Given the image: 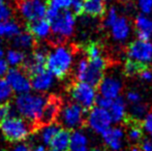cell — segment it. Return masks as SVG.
Instances as JSON below:
<instances>
[{
	"label": "cell",
	"instance_id": "ac0fdd59",
	"mask_svg": "<svg viewBox=\"0 0 152 151\" xmlns=\"http://www.w3.org/2000/svg\"><path fill=\"white\" fill-rule=\"evenodd\" d=\"M102 138L106 143L112 150L117 151L122 147V139H123V131L119 127L108 128L104 133Z\"/></svg>",
	"mask_w": 152,
	"mask_h": 151
},
{
	"label": "cell",
	"instance_id": "9c48e42d",
	"mask_svg": "<svg viewBox=\"0 0 152 151\" xmlns=\"http://www.w3.org/2000/svg\"><path fill=\"white\" fill-rule=\"evenodd\" d=\"M128 59L148 66L152 61V44L143 40H134L127 47Z\"/></svg>",
	"mask_w": 152,
	"mask_h": 151
},
{
	"label": "cell",
	"instance_id": "d4e9b609",
	"mask_svg": "<svg viewBox=\"0 0 152 151\" xmlns=\"http://www.w3.org/2000/svg\"><path fill=\"white\" fill-rule=\"evenodd\" d=\"M5 60L8 63L10 69L12 67H20L23 66L26 61V54L23 51H20L18 49H10L5 53Z\"/></svg>",
	"mask_w": 152,
	"mask_h": 151
},
{
	"label": "cell",
	"instance_id": "9a60e30c",
	"mask_svg": "<svg viewBox=\"0 0 152 151\" xmlns=\"http://www.w3.org/2000/svg\"><path fill=\"white\" fill-rule=\"evenodd\" d=\"M123 122L126 127L128 140L132 141V143L140 142L143 137V128H144L143 127V122H141L139 119L132 117L130 115L124 118Z\"/></svg>",
	"mask_w": 152,
	"mask_h": 151
},
{
	"label": "cell",
	"instance_id": "484cf974",
	"mask_svg": "<svg viewBox=\"0 0 152 151\" xmlns=\"http://www.w3.org/2000/svg\"><path fill=\"white\" fill-rule=\"evenodd\" d=\"M88 140L86 136L79 131H75L70 136L69 151H87Z\"/></svg>",
	"mask_w": 152,
	"mask_h": 151
},
{
	"label": "cell",
	"instance_id": "7bdbcfd3",
	"mask_svg": "<svg viewBox=\"0 0 152 151\" xmlns=\"http://www.w3.org/2000/svg\"><path fill=\"white\" fill-rule=\"evenodd\" d=\"M139 147H140V151H152V142L145 140L141 142Z\"/></svg>",
	"mask_w": 152,
	"mask_h": 151
},
{
	"label": "cell",
	"instance_id": "603a6c76",
	"mask_svg": "<svg viewBox=\"0 0 152 151\" xmlns=\"http://www.w3.org/2000/svg\"><path fill=\"white\" fill-rule=\"evenodd\" d=\"M111 28H112V36L116 40L126 39L130 31L129 23L124 17H120L117 19L115 24Z\"/></svg>",
	"mask_w": 152,
	"mask_h": 151
},
{
	"label": "cell",
	"instance_id": "7402d4cb",
	"mask_svg": "<svg viewBox=\"0 0 152 151\" xmlns=\"http://www.w3.org/2000/svg\"><path fill=\"white\" fill-rule=\"evenodd\" d=\"M21 31H22L21 25L14 19L4 21V22H0V38L12 39Z\"/></svg>",
	"mask_w": 152,
	"mask_h": 151
},
{
	"label": "cell",
	"instance_id": "5b68a950",
	"mask_svg": "<svg viewBox=\"0 0 152 151\" xmlns=\"http://www.w3.org/2000/svg\"><path fill=\"white\" fill-rule=\"evenodd\" d=\"M56 123L68 131L83 127L86 125V111L76 103H66L62 105Z\"/></svg>",
	"mask_w": 152,
	"mask_h": 151
},
{
	"label": "cell",
	"instance_id": "5bb4252c",
	"mask_svg": "<svg viewBox=\"0 0 152 151\" xmlns=\"http://www.w3.org/2000/svg\"><path fill=\"white\" fill-rule=\"evenodd\" d=\"M122 90V84L119 80L113 78V77H108L104 78L100 84L98 85V91L99 94L104 97L110 99H115L119 96Z\"/></svg>",
	"mask_w": 152,
	"mask_h": 151
},
{
	"label": "cell",
	"instance_id": "3957f363",
	"mask_svg": "<svg viewBox=\"0 0 152 151\" xmlns=\"http://www.w3.org/2000/svg\"><path fill=\"white\" fill-rule=\"evenodd\" d=\"M34 128L35 124L17 115H12L0 122L2 135L7 141L12 143H20L26 140L33 133Z\"/></svg>",
	"mask_w": 152,
	"mask_h": 151
},
{
	"label": "cell",
	"instance_id": "2e32d148",
	"mask_svg": "<svg viewBox=\"0 0 152 151\" xmlns=\"http://www.w3.org/2000/svg\"><path fill=\"white\" fill-rule=\"evenodd\" d=\"M28 31L31 33L35 40L48 39L52 34L51 25L46 18L30 23L28 27Z\"/></svg>",
	"mask_w": 152,
	"mask_h": 151
},
{
	"label": "cell",
	"instance_id": "7a4b0ae2",
	"mask_svg": "<svg viewBox=\"0 0 152 151\" xmlns=\"http://www.w3.org/2000/svg\"><path fill=\"white\" fill-rule=\"evenodd\" d=\"M74 51L67 46L58 44L49 51L47 56L46 69L55 78L63 79L68 75L72 64Z\"/></svg>",
	"mask_w": 152,
	"mask_h": 151
},
{
	"label": "cell",
	"instance_id": "bcb514c9",
	"mask_svg": "<svg viewBox=\"0 0 152 151\" xmlns=\"http://www.w3.org/2000/svg\"><path fill=\"white\" fill-rule=\"evenodd\" d=\"M5 53L6 50L4 48V46L2 44H0V58H4L5 57Z\"/></svg>",
	"mask_w": 152,
	"mask_h": 151
},
{
	"label": "cell",
	"instance_id": "8d00e7d4",
	"mask_svg": "<svg viewBox=\"0 0 152 151\" xmlns=\"http://www.w3.org/2000/svg\"><path fill=\"white\" fill-rule=\"evenodd\" d=\"M139 7L144 15H148L152 12V0H138Z\"/></svg>",
	"mask_w": 152,
	"mask_h": 151
},
{
	"label": "cell",
	"instance_id": "74e56055",
	"mask_svg": "<svg viewBox=\"0 0 152 151\" xmlns=\"http://www.w3.org/2000/svg\"><path fill=\"white\" fill-rule=\"evenodd\" d=\"M70 8L75 16H81L83 14V0H72Z\"/></svg>",
	"mask_w": 152,
	"mask_h": 151
},
{
	"label": "cell",
	"instance_id": "f6af8a7d",
	"mask_svg": "<svg viewBox=\"0 0 152 151\" xmlns=\"http://www.w3.org/2000/svg\"><path fill=\"white\" fill-rule=\"evenodd\" d=\"M31 151H47V148L45 145H42V144H39V145H36L34 148H32Z\"/></svg>",
	"mask_w": 152,
	"mask_h": 151
},
{
	"label": "cell",
	"instance_id": "4316f807",
	"mask_svg": "<svg viewBox=\"0 0 152 151\" xmlns=\"http://www.w3.org/2000/svg\"><path fill=\"white\" fill-rule=\"evenodd\" d=\"M59 129H60V126H59L56 122L51 123V124H48V125H44V126H40L39 127V138L42 143L46 144V145H50L53 138L58 133Z\"/></svg>",
	"mask_w": 152,
	"mask_h": 151
},
{
	"label": "cell",
	"instance_id": "4dcf8cb0",
	"mask_svg": "<svg viewBox=\"0 0 152 151\" xmlns=\"http://www.w3.org/2000/svg\"><path fill=\"white\" fill-rule=\"evenodd\" d=\"M49 8L56 10H68L72 6V0H47Z\"/></svg>",
	"mask_w": 152,
	"mask_h": 151
},
{
	"label": "cell",
	"instance_id": "30bf717a",
	"mask_svg": "<svg viewBox=\"0 0 152 151\" xmlns=\"http://www.w3.org/2000/svg\"><path fill=\"white\" fill-rule=\"evenodd\" d=\"M112 123V118L108 110L98 107H93L90 109L88 116L86 118V124L89 125L94 131L98 133H104Z\"/></svg>",
	"mask_w": 152,
	"mask_h": 151
},
{
	"label": "cell",
	"instance_id": "60d3db41",
	"mask_svg": "<svg viewBox=\"0 0 152 151\" xmlns=\"http://www.w3.org/2000/svg\"><path fill=\"white\" fill-rule=\"evenodd\" d=\"M143 127L145 128V131H148L152 136V113L146 115V117L144 119V122H143Z\"/></svg>",
	"mask_w": 152,
	"mask_h": 151
},
{
	"label": "cell",
	"instance_id": "e0dca14e",
	"mask_svg": "<svg viewBox=\"0 0 152 151\" xmlns=\"http://www.w3.org/2000/svg\"><path fill=\"white\" fill-rule=\"evenodd\" d=\"M136 33L139 40L149 42L152 35V21L145 15H139L134 20Z\"/></svg>",
	"mask_w": 152,
	"mask_h": 151
},
{
	"label": "cell",
	"instance_id": "7c38bea8",
	"mask_svg": "<svg viewBox=\"0 0 152 151\" xmlns=\"http://www.w3.org/2000/svg\"><path fill=\"white\" fill-rule=\"evenodd\" d=\"M61 107H62V103L59 97L57 96L48 97V101H47L46 106H45L44 111H42V113L37 121L38 126L40 127V126H44V125L54 123L57 120V118H58Z\"/></svg>",
	"mask_w": 152,
	"mask_h": 151
},
{
	"label": "cell",
	"instance_id": "cb8c5ba5",
	"mask_svg": "<svg viewBox=\"0 0 152 151\" xmlns=\"http://www.w3.org/2000/svg\"><path fill=\"white\" fill-rule=\"evenodd\" d=\"M125 109H126V105L123 97L118 96L117 98H115L113 101L112 106L108 110L109 113L111 115V118H112L113 122L118 123L124 120V118L126 117Z\"/></svg>",
	"mask_w": 152,
	"mask_h": 151
},
{
	"label": "cell",
	"instance_id": "d6a6232c",
	"mask_svg": "<svg viewBox=\"0 0 152 151\" xmlns=\"http://www.w3.org/2000/svg\"><path fill=\"white\" fill-rule=\"evenodd\" d=\"M147 113V106L145 104H134L132 107V115L130 116L134 117L136 119L140 120L141 117H143Z\"/></svg>",
	"mask_w": 152,
	"mask_h": 151
},
{
	"label": "cell",
	"instance_id": "c3c4849f",
	"mask_svg": "<svg viewBox=\"0 0 152 151\" xmlns=\"http://www.w3.org/2000/svg\"><path fill=\"white\" fill-rule=\"evenodd\" d=\"M90 151H106V150H102V149H98V148H95V149H92Z\"/></svg>",
	"mask_w": 152,
	"mask_h": 151
},
{
	"label": "cell",
	"instance_id": "6da1fadb",
	"mask_svg": "<svg viewBox=\"0 0 152 151\" xmlns=\"http://www.w3.org/2000/svg\"><path fill=\"white\" fill-rule=\"evenodd\" d=\"M47 101L48 97L45 96L44 94L29 92L17 95L12 107L19 116L35 124L44 111Z\"/></svg>",
	"mask_w": 152,
	"mask_h": 151
},
{
	"label": "cell",
	"instance_id": "d590c367",
	"mask_svg": "<svg viewBox=\"0 0 152 151\" xmlns=\"http://www.w3.org/2000/svg\"><path fill=\"white\" fill-rule=\"evenodd\" d=\"M113 101H114V99L107 98V97H104V96H102V95H99V96H96L95 105H96V107H98V108L109 110L111 108V106H112Z\"/></svg>",
	"mask_w": 152,
	"mask_h": 151
},
{
	"label": "cell",
	"instance_id": "f35d334b",
	"mask_svg": "<svg viewBox=\"0 0 152 151\" xmlns=\"http://www.w3.org/2000/svg\"><path fill=\"white\" fill-rule=\"evenodd\" d=\"M126 99L130 104L134 105V104H139L141 101V95L138 92H136V91H129L126 94Z\"/></svg>",
	"mask_w": 152,
	"mask_h": 151
},
{
	"label": "cell",
	"instance_id": "4fadbf2b",
	"mask_svg": "<svg viewBox=\"0 0 152 151\" xmlns=\"http://www.w3.org/2000/svg\"><path fill=\"white\" fill-rule=\"evenodd\" d=\"M30 78L32 89L36 93H40V94L50 90L55 82V77L47 69L31 76Z\"/></svg>",
	"mask_w": 152,
	"mask_h": 151
},
{
	"label": "cell",
	"instance_id": "f1b7e54d",
	"mask_svg": "<svg viewBox=\"0 0 152 151\" xmlns=\"http://www.w3.org/2000/svg\"><path fill=\"white\" fill-rule=\"evenodd\" d=\"M85 53H86L88 60L102 57V46L97 42H90L85 46Z\"/></svg>",
	"mask_w": 152,
	"mask_h": 151
},
{
	"label": "cell",
	"instance_id": "d6986e66",
	"mask_svg": "<svg viewBox=\"0 0 152 151\" xmlns=\"http://www.w3.org/2000/svg\"><path fill=\"white\" fill-rule=\"evenodd\" d=\"M70 136H72L70 131L60 128L53 138L52 142L50 143V147L54 151H69Z\"/></svg>",
	"mask_w": 152,
	"mask_h": 151
},
{
	"label": "cell",
	"instance_id": "8fae6325",
	"mask_svg": "<svg viewBox=\"0 0 152 151\" xmlns=\"http://www.w3.org/2000/svg\"><path fill=\"white\" fill-rule=\"evenodd\" d=\"M48 53L49 51L44 47L35 49L30 56L26 58V61L23 65V69L30 77L47 69L46 62Z\"/></svg>",
	"mask_w": 152,
	"mask_h": 151
},
{
	"label": "cell",
	"instance_id": "1f68e13d",
	"mask_svg": "<svg viewBox=\"0 0 152 151\" xmlns=\"http://www.w3.org/2000/svg\"><path fill=\"white\" fill-rule=\"evenodd\" d=\"M12 16H14V9L10 4H0V22L12 20Z\"/></svg>",
	"mask_w": 152,
	"mask_h": 151
},
{
	"label": "cell",
	"instance_id": "ee69618b",
	"mask_svg": "<svg viewBox=\"0 0 152 151\" xmlns=\"http://www.w3.org/2000/svg\"><path fill=\"white\" fill-rule=\"evenodd\" d=\"M12 151H31V148L29 147L27 144L24 143H19L12 149Z\"/></svg>",
	"mask_w": 152,
	"mask_h": 151
},
{
	"label": "cell",
	"instance_id": "83f0119b",
	"mask_svg": "<svg viewBox=\"0 0 152 151\" xmlns=\"http://www.w3.org/2000/svg\"><path fill=\"white\" fill-rule=\"evenodd\" d=\"M12 94L14 92L5 78H0V106L10 103L12 98Z\"/></svg>",
	"mask_w": 152,
	"mask_h": 151
},
{
	"label": "cell",
	"instance_id": "f546056e",
	"mask_svg": "<svg viewBox=\"0 0 152 151\" xmlns=\"http://www.w3.org/2000/svg\"><path fill=\"white\" fill-rule=\"evenodd\" d=\"M148 66L146 65H143L140 64V63H137L134 61H132L128 59L125 63V73L127 76L132 77V76H136V75H140V73L143 71V69H147Z\"/></svg>",
	"mask_w": 152,
	"mask_h": 151
},
{
	"label": "cell",
	"instance_id": "ab89813d",
	"mask_svg": "<svg viewBox=\"0 0 152 151\" xmlns=\"http://www.w3.org/2000/svg\"><path fill=\"white\" fill-rule=\"evenodd\" d=\"M10 65L6 62L5 58H0V78H5L10 71Z\"/></svg>",
	"mask_w": 152,
	"mask_h": 151
},
{
	"label": "cell",
	"instance_id": "8992f818",
	"mask_svg": "<svg viewBox=\"0 0 152 151\" xmlns=\"http://www.w3.org/2000/svg\"><path fill=\"white\" fill-rule=\"evenodd\" d=\"M69 94L74 103L80 105L85 111L93 108L96 99V91L94 87L84 82H78L70 86Z\"/></svg>",
	"mask_w": 152,
	"mask_h": 151
},
{
	"label": "cell",
	"instance_id": "e575fe53",
	"mask_svg": "<svg viewBox=\"0 0 152 151\" xmlns=\"http://www.w3.org/2000/svg\"><path fill=\"white\" fill-rule=\"evenodd\" d=\"M117 19H118V15H117L116 9H115V7H111L109 9L106 19H104V26L112 27L117 21Z\"/></svg>",
	"mask_w": 152,
	"mask_h": 151
},
{
	"label": "cell",
	"instance_id": "ffe728a7",
	"mask_svg": "<svg viewBox=\"0 0 152 151\" xmlns=\"http://www.w3.org/2000/svg\"><path fill=\"white\" fill-rule=\"evenodd\" d=\"M106 12V0H83V14L87 16L102 17Z\"/></svg>",
	"mask_w": 152,
	"mask_h": 151
},
{
	"label": "cell",
	"instance_id": "ba28073f",
	"mask_svg": "<svg viewBox=\"0 0 152 151\" xmlns=\"http://www.w3.org/2000/svg\"><path fill=\"white\" fill-rule=\"evenodd\" d=\"M5 80L12 88V92L18 95L31 92V78L26 71L21 67H12L10 69Z\"/></svg>",
	"mask_w": 152,
	"mask_h": 151
},
{
	"label": "cell",
	"instance_id": "52a82bcc",
	"mask_svg": "<svg viewBox=\"0 0 152 151\" xmlns=\"http://www.w3.org/2000/svg\"><path fill=\"white\" fill-rule=\"evenodd\" d=\"M48 5L44 0H20L18 10L25 21L29 23L46 18Z\"/></svg>",
	"mask_w": 152,
	"mask_h": 151
},
{
	"label": "cell",
	"instance_id": "681fc988",
	"mask_svg": "<svg viewBox=\"0 0 152 151\" xmlns=\"http://www.w3.org/2000/svg\"><path fill=\"white\" fill-rule=\"evenodd\" d=\"M50 151H54V150H50Z\"/></svg>",
	"mask_w": 152,
	"mask_h": 151
},
{
	"label": "cell",
	"instance_id": "277c9868",
	"mask_svg": "<svg viewBox=\"0 0 152 151\" xmlns=\"http://www.w3.org/2000/svg\"><path fill=\"white\" fill-rule=\"evenodd\" d=\"M52 35L54 37L56 44H62L64 39L72 36L76 26V16L70 10H61L51 21Z\"/></svg>",
	"mask_w": 152,
	"mask_h": 151
},
{
	"label": "cell",
	"instance_id": "7dc6e473",
	"mask_svg": "<svg viewBox=\"0 0 152 151\" xmlns=\"http://www.w3.org/2000/svg\"><path fill=\"white\" fill-rule=\"evenodd\" d=\"M8 0H0V4H3V3H7Z\"/></svg>",
	"mask_w": 152,
	"mask_h": 151
},
{
	"label": "cell",
	"instance_id": "b9f144b4",
	"mask_svg": "<svg viewBox=\"0 0 152 151\" xmlns=\"http://www.w3.org/2000/svg\"><path fill=\"white\" fill-rule=\"evenodd\" d=\"M139 76H140V78L142 79L143 81H147V82H149V81H152V71H151L150 69H149V67L143 69Z\"/></svg>",
	"mask_w": 152,
	"mask_h": 151
},
{
	"label": "cell",
	"instance_id": "836d02e7",
	"mask_svg": "<svg viewBox=\"0 0 152 151\" xmlns=\"http://www.w3.org/2000/svg\"><path fill=\"white\" fill-rule=\"evenodd\" d=\"M12 115H16V112H15V109L12 106H10V104L0 106V122L5 120L8 117L12 116Z\"/></svg>",
	"mask_w": 152,
	"mask_h": 151
},
{
	"label": "cell",
	"instance_id": "44dd1931",
	"mask_svg": "<svg viewBox=\"0 0 152 151\" xmlns=\"http://www.w3.org/2000/svg\"><path fill=\"white\" fill-rule=\"evenodd\" d=\"M34 44H35V39L29 31H21L17 36L12 38L14 48L23 52L30 50L34 47Z\"/></svg>",
	"mask_w": 152,
	"mask_h": 151
}]
</instances>
